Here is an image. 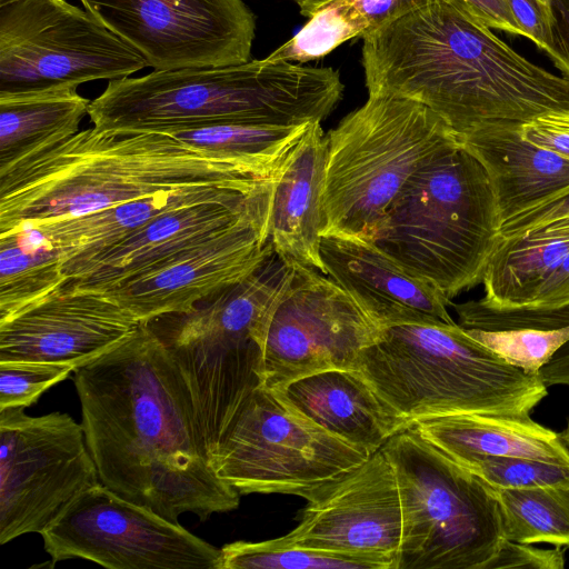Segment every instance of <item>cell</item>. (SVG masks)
I'll return each instance as SVG.
<instances>
[{"instance_id": "obj_1", "label": "cell", "mask_w": 569, "mask_h": 569, "mask_svg": "<svg viewBox=\"0 0 569 569\" xmlns=\"http://www.w3.org/2000/svg\"><path fill=\"white\" fill-rule=\"evenodd\" d=\"M100 482L178 522L236 509L240 493L211 465L179 368L147 323L73 371Z\"/></svg>"}, {"instance_id": "obj_2", "label": "cell", "mask_w": 569, "mask_h": 569, "mask_svg": "<svg viewBox=\"0 0 569 569\" xmlns=\"http://www.w3.org/2000/svg\"><path fill=\"white\" fill-rule=\"evenodd\" d=\"M362 40L368 94L418 101L458 138L569 113V78L516 52L463 0H435Z\"/></svg>"}, {"instance_id": "obj_3", "label": "cell", "mask_w": 569, "mask_h": 569, "mask_svg": "<svg viewBox=\"0 0 569 569\" xmlns=\"http://www.w3.org/2000/svg\"><path fill=\"white\" fill-rule=\"evenodd\" d=\"M273 179L167 133L92 127L0 167V234L169 190H248Z\"/></svg>"}, {"instance_id": "obj_4", "label": "cell", "mask_w": 569, "mask_h": 569, "mask_svg": "<svg viewBox=\"0 0 569 569\" xmlns=\"http://www.w3.org/2000/svg\"><path fill=\"white\" fill-rule=\"evenodd\" d=\"M343 89L330 67L264 58L109 80L88 116L97 130L114 134H172L224 123L292 127L321 122Z\"/></svg>"}, {"instance_id": "obj_5", "label": "cell", "mask_w": 569, "mask_h": 569, "mask_svg": "<svg viewBox=\"0 0 569 569\" xmlns=\"http://www.w3.org/2000/svg\"><path fill=\"white\" fill-rule=\"evenodd\" d=\"M355 370L410 426L463 413L529 416L548 395L538 373L512 366L458 323L382 328Z\"/></svg>"}, {"instance_id": "obj_6", "label": "cell", "mask_w": 569, "mask_h": 569, "mask_svg": "<svg viewBox=\"0 0 569 569\" xmlns=\"http://www.w3.org/2000/svg\"><path fill=\"white\" fill-rule=\"evenodd\" d=\"M500 227L489 176L458 140L407 180L371 243L451 300L482 282Z\"/></svg>"}, {"instance_id": "obj_7", "label": "cell", "mask_w": 569, "mask_h": 569, "mask_svg": "<svg viewBox=\"0 0 569 569\" xmlns=\"http://www.w3.org/2000/svg\"><path fill=\"white\" fill-rule=\"evenodd\" d=\"M293 269L272 250L250 276L190 312L147 323L189 388L210 461L242 405L263 386L267 329Z\"/></svg>"}, {"instance_id": "obj_8", "label": "cell", "mask_w": 569, "mask_h": 569, "mask_svg": "<svg viewBox=\"0 0 569 569\" xmlns=\"http://www.w3.org/2000/svg\"><path fill=\"white\" fill-rule=\"evenodd\" d=\"M320 234L372 242L407 180L459 138L425 104L372 93L327 134Z\"/></svg>"}, {"instance_id": "obj_9", "label": "cell", "mask_w": 569, "mask_h": 569, "mask_svg": "<svg viewBox=\"0 0 569 569\" xmlns=\"http://www.w3.org/2000/svg\"><path fill=\"white\" fill-rule=\"evenodd\" d=\"M380 449L401 500L396 569H488L507 540L496 489L411 427Z\"/></svg>"}, {"instance_id": "obj_10", "label": "cell", "mask_w": 569, "mask_h": 569, "mask_svg": "<svg viewBox=\"0 0 569 569\" xmlns=\"http://www.w3.org/2000/svg\"><path fill=\"white\" fill-rule=\"evenodd\" d=\"M370 456L310 422L262 386L240 408L211 465L240 495L306 499Z\"/></svg>"}, {"instance_id": "obj_11", "label": "cell", "mask_w": 569, "mask_h": 569, "mask_svg": "<svg viewBox=\"0 0 569 569\" xmlns=\"http://www.w3.org/2000/svg\"><path fill=\"white\" fill-rule=\"evenodd\" d=\"M144 58L66 0L0 7V96L78 88L144 69Z\"/></svg>"}, {"instance_id": "obj_12", "label": "cell", "mask_w": 569, "mask_h": 569, "mask_svg": "<svg viewBox=\"0 0 569 569\" xmlns=\"http://www.w3.org/2000/svg\"><path fill=\"white\" fill-rule=\"evenodd\" d=\"M100 483L82 425L64 412L0 410V543L41 533L81 492Z\"/></svg>"}, {"instance_id": "obj_13", "label": "cell", "mask_w": 569, "mask_h": 569, "mask_svg": "<svg viewBox=\"0 0 569 569\" xmlns=\"http://www.w3.org/2000/svg\"><path fill=\"white\" fill-rule=\"evenodd\" d=\"M51 567L80 558L108 569H220L221 549L101 482L40 533Z\"/></svg>"}, {"instance_id": "obj_14", "label": "cell", "mask_w": 569, "mask_h": 569, "mask_svg": "<svg viewBox=\"0 0 569 569\" xmlns=\"http://www.w3.org/2000/svg\"><path fill=\"white\" fill-rule=\"evenodd\" d=\"M153 70L247 62L256 17L243 0H80Z\"/></svg>"}, {"instance_id": "obj_15", "label": "cell", "mask_w": 569, "mask_h": 569, "mask_svg": "<svg viewBox=\"0 0 569 569\" xmlns=\"http://www.w3.org/2000/svg\"><path fill=\"white\" fill-rule=\"evenodd\" d=\"M381 331L335 280L297 266L267 329L263 387L278 390L315 372L355 370Z\"/></svg>"}, {"instance_id": "obj_16", "label": "cell", "mask_w": 569, "mask_h": 569, "mask_svg": "<svg viewBox=\"0 0 569 569\" xmlns=\"http://www.w3.org/2000/svg\"><path fill=\"white\" fill-rule=\"evenodd\" d=\"M306 500L298 526L284 536L289 541L361 560L371 569H396L402 509L393 468L381 449Z\"/></svg>"}, {"instance_id": "obj_17", "label": "cell", "mask_w": 569, "mask_h": 569, "mask_svg": "<svg viewBox=\"0 0 569 569\" xmlns=\"http://www.w3.org/2000/svg\"><path fill=\"white\" fill-rule=\"evenodd\" d=\"M138 325L104 293L68 279L0 320V362H46L76 370L112 349Z\"/></svg>"}, {"instance_id": "obj_18", "label": "cell", "mask_w": 569, "mask_h": 569, "mask_svg": "<svg viewBox=\"0 0 569 569\" xmlns=\"http://www.w3.org/2000/svg\"><path fill=\"white\" fill-rule=\"evenodd\" d=\"M270 216L246 221L150 273L99 292L128 310L139 323L190 312L263 263L273 250Z\"/></svg>"}, {"instance_id": "obj_19", "label": "cell", "mask_w": 569, "mask_h": 569, "mask_svg": "<svg viewBox=\"0 0 569 569\" xmlns=\"http://www.w3.org/2000/svg\"><path fill=\"white\" fill-rule=\"evenodd\" d=\"M276 179L252 191L157 217L73 269L68 278L79 288L102 291L150 273L246 221L270 216Z\"/></svg>"}, {"instance_id": "obj_20", "label": "cell", "mask_w": 569, "mask_h": 569, "mask_svg": "<svg viewBox=\"0 0 569 569\" xmlns=\"http://www.w3.org/2000/svg\"><path fill=\"white\" fill-rule=\"evenodd\" d=\"M325 274L335 280L381 328L455 325L451 300L437 287L415 276L371 242L321 237Z\"/></svg>"}, {"instance_id": "obj_21", "label": "cell", "mask_w": 569, "mask_h": 569, "mask_svg": "<svg viewBox=\"0 0 569 569\" xmlns=\"http://www.w3.org/2000/svg\"><path fill=\"white\" fill-rule=\"evenodd\" d=\"M273 391L310 422L370 455L410 427L356 370L315 372Z\"/></svg>"}, {"instance_id": "obj_22", "label": "cell", "mask_w": 569, "mask_h": 569, "mask_svg": "<svg viewBox=\"0 0 569 569\" xmlns=\"http://www.w3.org/2000/svg\"><path fill=\"white\" fill-rule=\"evenodd\" d=\"M327 158V136L320 122H312L274 181L270 216V242L278 256L293 267L322 273L321 191Z\"/></svg>"}, {"instance_id": "obj_23", "label": "cell", "mask_w": 569, "mask_h": 569, "mask_svg": "<svg viewBox=\"0 0 569 569\" xmlns=\"http://www.w3.org/2000/svg\"><path fill=\"white\" fill-rule=\"evenodd\" d=\"M522 126H493L460 137L486 169L501 224L569 192V160L527 140Z\"/></svg>"}, {"instance_id": "obj_24", "label": "cell", "mask_w": 569, "mask_h": 569, "mask_svg": "<svg viewBox=\"0 0 569 569\" xmlns=\"http://www.w3.org/2000/svg\"><path fill=\"white\" fill-rule=\"evenodd\" d=\"M261 186L248 190L208 186L187 187L123 202L88 214L31 226L39 228L61 251L64 272L68 277L73 269L157 217L179 208L230 198L256 190Z\"/></svg>"}, {"instance_id": "obj_25", "label": "cell", "mask_w": 569, "mask_h": 569, "mask_svg": "<svg viewBox=\"0 0 569 569\" xmlns=\"http://www.w3.org/2000/svg\"><path fill=\"white\" fill-rule=\"evenodd\" d=\"M455 461L501 456L569 463V449L558 432L529 416L463 413L432 417L410 426Z\"/></svg>"}, {"instance_id": "obj_26", "label": "cell", "mask_w": 569, "mask_h": 569, "mask_svg": "<svg viewBox=\"0 0 569 569\" xmlns=\"http://www.w3.org/2000/svg\"><path fill=\"white\" fill-rule=\"evenodd\" d=\"M569 251V218L499 237L488 259L479 301L492 309L529 307Z\"/></svg>"}, {"instance_id": "obj_27", "label": "cell", "mask_w": 569, "mask_h": 569, "mask_svg": "<svg viewBox=\"0 0 569 569\" xmlns=\"http://www.w3.org/2000/svg\"><path fill=\"white\" fill-rule=\"evenodd\" d=\"M90 103L72 87L0 96V167L76 134Z\"/></svg>"}, {"instance_id": "obj_28", "label": "cell", "mask_w": 569, "mask_h": 569, "mask_svg": "<svg viewBox=\"0 0 569 569\" xmlns=\"http://www.w3.org/2000/svg\"><path fill=\"white\" fill-rule=\"evenodd\" d=\"M435 0H331L287 42L267 58L305 63L318 60L340 44L365 38L398 18Z\"/></svg>"}, {"instance_id": "obj_29", "label": "cell", "mask_w": 569, "mask_h": 569, "mask_svg": "<svg viewBox=\"0 0 569 569\" xmlns=\"http://www.w3.org/2000/svg\"><path fill=\"white\" fill-rule=\"evenodd\" d=\"M67 280L61 251L39 228L23 224L0 234V320Z\"/></svg>"}, {"instance_id": "obj_30", "label": "cell", "mask_w": 569, "mask_h": 569, "mask_svg": "<svg viewBox=\"0 0 569 569\" xmlns=\"http://www.w3.org/2000/svg\"><path fill=\"white\" fill-rule=\"evenodd\" d=\"M312 123V122H311ZM310 123L292 127L224 123L170 136L221 158L246 164L264 178H277Z\"/></svg>"}, {"instance_id": "obj_31", "label": "cell", "mask_w": 569, "mask_h": 569, "mask_svg": "<svg viewBox=\"0 0 569 569\" xmlns=\"http://www.w3.org/2000/svg\"><path fill=\"white\" fill-rule=\"evenodd\" d=\"M496 492L506 539L569 549V486Z\"/></svg>"}, {"instance_id": "obj_32", "label": "cell", "mask_w": 569, "mask_h": 569, "mask_svg": "<svg viewBox=\"0 0 569 569\" xmlns=\"http://www.w3.org/2000/svg\"><path fill=\"white\" fill-rule=\"evenodd\" d=\"M371 569L361 560L302 547L284 536L260 542L234 541L221 548L220 569Z\"/></svg>"}, {"instance_id": "obj_33", "label": "cell", "mask_w": 569, "mask_h": 569, "mask_svg": "<svg viewBox=\"0 0 569 569\" xmlns=\"http://www.w3.org/2000/svg\"><path fill=\"white\" fill-rule=\"evenodd\" d=\"M458 463L493 489L569 486V463L501 456L471 457Z\"/></svg>"}, {"instance_id": "obj_34", "label": "cell", "mask_w": 569, "mask_h": 569, "mask_svg": "<svg viewBox=\"0 0 569 569\" xmlns=\"http://www.w3.org/2000/svg\"><path fill=\"white\" fill-rule=\"evenodd\" d=\"M73 371L69 366L46 362H0V410L32 405L47 389Z\"/></svg>"}, {"instance_id": "obj_35", "label": "cell", "mask_w": 569, "mask_h": 569, "mask_svg": "<svg viewBox=\"0 0 569 569\" xmlns=\"http://www.w3.org/2000/svg\"><path fill=\"white\" fill-rule=\"evenodd\" d=\"M563 548L541 549L531 543L506 540L488 569H562Z\"/></svg>"}, {"instance_id": "obj_36", "label": "cell", "mask_w": 569, "mask_h": 569, "mask_svg": "<svg viewBox=\"0 0 569 569\" xmlns=\"http://www.w3.org/2000/svg\"><path fill=\"white\" fill-rule=\"evenodd\" d=\"M521 132L530 142L569 160V113H549L538 117L525 123Z\"/></svg>"}, {"instance_id": "obj_37", "label": "cell", "mask_w": 569, "mask_h": 569, "mask_svg": "<svg viewBox=\"0 0 569 569\" xmlns=\"http://www.w3.org/2000/svg\"><path fill=\"white\" fill-rule=\"evenodd\" d=\"M566 218H569V192L505 221L499 237L516 236Z\"/></svg>"}, {"instance_id": "obj_38", "label": "cell", "mask_w": 569, "mask_h": 569, "mask_svg": "<svg viewBox=\"0 0 569 569\" xmlns=\"http://www.w3.org/2000/svg\"><path fill=\"white\" fill-rule=\"evenodd\" d=\"M473 13L491 29L526 37L506 0H463Z\"/></svg>"}, {"instance_id": "obj_39", "label": "cell", "mask_w": 569, "mask_h": 569, "mask_svg": "<svg viewBox=\"0 0 569 569\" xmlns=\"http://www.w3.org/2000/svg\"><path fill=\"white\" fill-rule=\"evenodd\" d=\"M569 305V251L533 302L520 309H555Z\"/></svg>"}, {"instance_id": "obj_40", "label": "cell", "mask_w": 569, "mask_h": 569, "mask_svg": "<svg viewBox=\"0 0 569 569\" xmlns=\"http://www.w3.org/2000/svg\"><path fill=\"white\" fill-rule=\"evenodd\" d=\"M542 371L550 385L569 387V341L555 352Z\"/></svg>"}, {"instance_id": "obj_41", "label": "cell", "mask_w": 569, "mask_h": 569, "mask_svg": "<svg viewBox=\"0 0 569 569\" xmlns=\"http://www.w3.org/2000/svg\"><path fill=\"white\" fill-rule=\"evenodd\" d=\"M302 16L311 18L331 0H292Z\"/></svg>"}, {"instance_id": "obj_42", "label": "cell", "mask_w": 569, "mask_h": 569, "mask_svg": "<svg viewBox=\"0 0 569 569\" xmlns=\"http://www.w3.org/2000/svg\"><path fill=\"white\" fill-rule=\"evenodd\" d=\"M560 439L565 446L569 449V420L562 431L559 432Z\"/></svg>"}, {"instance_id": "obj_43", "label": "cell", "mask_w": 569, "mask_h": 569, "mask_svg": "<svg viewBox=\"0 0 569 569\" xmlns=\"http://www.w3.org/2000/svg\"><path fill=\"white\" fill-rule=\"evenodd\" d=\"M18 1H21V0H0V7H4V6H8V4L18 2Z\"/></svg>"}, {"instance_id": "obj_44", "label": "cell", "mask_w": 569, "mask_h": 569, "mask_svg": "<svg viewBox=\"0 0 569 569\" xmlns=\"http://www.w3.org/2000/svg\"><path fill=\"white\" fill-rule=\"evenodd\" d=\"M561 1L563 2L565 7L569 13V0H561Z\"/></svg>"}]
</instances>
